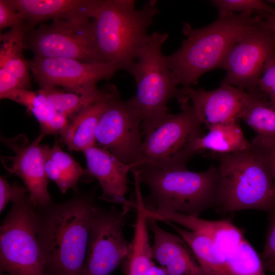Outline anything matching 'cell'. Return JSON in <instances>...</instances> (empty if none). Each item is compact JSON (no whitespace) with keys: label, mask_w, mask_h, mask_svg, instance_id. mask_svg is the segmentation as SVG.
<instances>
[{"label":"cell","mask_w":275,"mask_h":275,"mask_svg":"<svg viewBox=\"0 0 275 275\" xmlns=\"http://www.w3.org/2000/svg\"><path fill=\"white\" fill-rule=\"evenodd\" d=\"M96 205L92 194L35 208L47 275H82Z\"/></svg>","instance_id":"cell-1"},{"label":"cell","mask_w":275,"mask_h":275,"mask_svg":"<svg viewBox=\"0 0 275 275\" xmlns=\"http://www.w3.org/2000/svg\"><path fill=\"white\" fill-rule=\"evenodd\" d=\"M253 13L219 12L215 21L199 29L184 23L182 32L186 38L177 50L166 56L176 85L191 87L206 72L219 68L243 34L259 21L260 14Z\"/></svg>","instance_id":"cell-2"},{"label":"cell","mask_w":275,"mask_h":275,"mask_svg":"<svg viewBox=\"0 0 275 275\" xmlns=\"http://www.w3.org/2000/svg\"><path fill=\"white\" fill-rule=\"evenodd\" d=\"M156 1L136 9L132 0H98L92 14L98 48L105 62L117 70L128 71L148 30L159 13Z\"/></svg>","instance_id":"cell-3"},{"label":"cell","mask_w":275,"mask_h":275,"mask_svg":"<svg viewBox=\"0 0 275 275\" xmlns=\"http://www.w3.org/2000/svg\"><path fill=\"white\" fill-rule=\"evenodd\" d=\"M135 169L141 182L150 190V195L143 198L148 210L199 216L204 211L215 207L217 167L211 166L200 172L186 168H159L147 163Z\"/></svg>","instance_id":"cell-4"},{"label":"cell","mask_w":275,"mask_h":275,"mask_svg":"<svg viewBox=\"0 0 275 275\" xmlns=\"http://www.w3.org/2000/svg\"><path fill=\"white\" fill-rule=\"evenodd\" d=\"M218 181L214 209L225 214L245 209L269 212L275 208V182L261 157L251 148L213 154Z\"/></svg>","instance_id":"cell-5"},{"label":"cell","mask_w":275,"mask_h":275,"mask_svg":"<svg viewBox=\"0 0 275 275\" xmlns=\"http://www.w3.org/2000/svg\"><path fill=\"white\" fill-rule=\"evenodd\" d=\"M168 34L154 32L139 49L128 70L136 86L129 101L142 119L144 138L157 128L170 115L168 102L180 94L162 52Z\"/></svg>","instance_id":"cell-6"},{"label":"cell","mask_w":275,"mask_h":275,"mask_svg":"<svg viewBox=\"0 0 275 275\" xmlns=\"http://www.w3.org/2000/svg\"><path fill=\"white\" fill-rule=\"evenodd\" d=\"M0 272L47 275L37 234L36 211L29 195L13 202L1 225Z\"/></svg>","instance_id":"cell-7"},{"label":"cell","mask_w":275,"mask_h":275,"mask_svg":"<svg viewBox=\"0 0 275 275\" xmlns=\"http://www.w3.org/2000/svg\"><path fill=\"white\" fill-rule=\"evenodd\" d=\"M181 112L171 114L144 138L142 154L147 164L164 169L185 168L196 154L198 139L204 133L202 124L188 101L178 100Z\"/></svg>","instance_id":"cell-8"},{"label":"cell","mask_w":275,"mask_h":275,"mask_svg":"<svg viewBox=\"0 0 275 275\" xmlns=\"http://www.w3.org/2000/svg\"><path fill=\"white\" fill-rule=\"evenodd\" d=\"M24 48L32 50L35 57L106 62L97 46L91 19H56L42 24L26 33Z\"/></svg>","instance_id":"cell-9"},{"label":"cell","mask_w":275,"mask_h":275,"mask_svg":"<svg viewBox=\"0 0 275 275\" xmlns=\"http://www.w3.org/2000/svg\"><path fill=\"white\" fill-rule=\"evenodd\" d=\"M141 118L114 88L95 132L96 146L126 164L146 163L142 154Z\"/></svg>","instance_id":"cell-10"},{"label":"cell","mask_w":275,"mask_h":275,"mask_svg":"<svg viewBox=\"0 0 275 275\" xmlns=\"http://www.w3.org/2000/svg\"><path fill=\"white\" fill-rule=\"evenodd\" d=\"M257 23L243 34L223 61L219 68L226 74L221 85L262 93L258 83L265 63L275 56V36Z\"/></svg>","instance_id":"cell-11"},{"label":"cell","mask_w":275,"mask_h":275,"mask_svg":"<svg viewBox=\"0 0 275 275\" xmlns=\"http://www.w3.org/2000/svg\"><path fill=\"white\" fill-rule=\"evenodd\" d=\"M128 213L96 207L82 275H109L121 266L129 243L123 231Z\"/></svg>","instance_id":"cell-12"},{"label":"cell","mask_w":275,"mask_h":275,"mask_svg":"<svg viewBox=\"0 0 275 275\" xmlns=\"http://www.w3.org/2000/svg\"><path fill=\"white\" fill-rule=\"evenodd\" d=\"M28 63L40 88L60 86L82 95L98 92L97 83L111 78L118 71L106 62L86 63L65 58L35 57Z\"/></svg>","instance_id":"cell-13"},{"label":"cell","mask_w":275,"mask_h":275,"mask_svg":"<svg viewBox=\"0 0 275 275\" xmlns=\"http://www.w3.org/2000/svg\"><path fill=\"white\" fill-rule=\"evenodd\" d=\"M44 136L41 133L31 143L22 134L11 138H1L2 143L14 153L13 156L2 157L1 162L7 171L22 180L35 208L51 203L48 191V178L44 168V155L40 145Z\"/></svg>","instance_id":"cell-14"},{"label":"cell","mask_w":275,"mask_h":275,"mask_svg":"<svg viewBox=\"0 0 275 275\" xmlns=\"http://www.w3.org/2000/svg\"><path fill=\"white\" fill-rule=\"evenodd\" d=\"M254 93L229 85L213 90L182 87L177 100L188 102L206 128L218 123L237 122Z\"/></svg>","instance_id":"cell-15"},{"label":"cell","mask_w":275,"mask_h":275,"mask_svg":"<svg viewBox=\"0 0 275 275\" xmlns=\"http://www.w3.org/2000/svg\"><path fill=\"white\" fill-rule=\"evenodd\" d=\"M87 174L95 178L102 190L100 199L122 205V209L130 211L133 201L127 200L128 174L130 171L143 164H126L121 162L107 151L96 145L85 151Z\"/></svg>","instance_id":"cell-16"},{"label":"cell","mask_w":275,"mask_h":275,"mask_svg":"<svg viewBox=\"0 0 275 275\" xmlns=\"http://www.w3.org/2000/svg\"><path fill=\"white\" fill-rule=\"evenodd\" d=\"M156 220L148 218L153 233L152 256L168 275H204L193 250L181 238L166 231Z\"/></svg>","instance_id":"cell-17"},{"label":"cell","mask_w":275,"mask_h":275,"mask_svg":"<svg viewBox=\"0 0 275 275\" xmlns=\"http://www.w3.org/2000/svg\"><path fill=\"white\" fill-rule=\"evenodd\" d=\"M143 208L148 218L176 223L213 241L226 257L245 239L243 231L229 219L211 221L179 212H161Z\"/></svg>","instance_id":"cell-18"},{"label":"cell","mask_w":275,"mask_h":275,"mask_svg":"<svg viewBox=\"0 0 275 275\" xmlns=\"http://www.w3.org/2000/svg\"><path fill=\"white\" fill-rule=\"evenodd\" d=\"M23 17L28 32L49 20L92 19L98 0H8Z\"/></svg>","instance_id":"cell-19"},{"label":"cell","mask_w":275,"mask_h":275,"mask_svg":"<svg viewBox=\"0 0 275 275\" xmlns=\"http://www.w3.org/2000/svg\"><path fill=\"white\" fill-rule=\"evenodd\" d=\"M114 88L104 99L85 107L69 120L61 132L59 143L66 145L69 151H82L96 145L95 132Z\"/></svg>","instance_id":"cell-20"},{"label":"cell","mask_w":275,"mask_h":275,"mask_svg":"<svg viewBox=\"0 0 275 275\" xmlns=\"http://www.w3.org/2000/svg\"><path fill=\"white\" fill-rule=\"evenodd\" d=\"M208 132L196 143V153L209 151L213 154H226L249 150L248 141L237 122L218 123L207 128Z\"/></svg>","instance_id":"cell-21"},{"label":"cell","mask_w":275,"mask_h":275,"mask_svg":"<svg viewBox=\"0 0 275 275\" xmlns=\"http://www.w3.org/2000/svg\"><path fill=\"white\" fill-rule=\"evenodd\" d=\"M173 228L193 250L204 275H231L226 257L217 245L208 237L164 222Z\"/></svg>","instance_id":"cell-22"},{"label":"cell","mask_w":275,"mask_h":275,"mask_svg":"<svg viewBox=\"0 0 275 275\" xmlns=\"http://www.w3.org/2000/svg\"><path fill=\"white\" fill-rule=\"evenodd\" d=\"M26 23L13 27L0 36V69H4L30 89L31 81L28 61L23 56Z\"/></svg>","instance_id":"cell-23"},{"label":"cell","mask_w":275,"mask_h":275,"mask_svg":"<svg viewBox=\"0 0 275 275\" xmlns=\"http://www.w3.org/2000/svg\"><path fill=\"white\" fill-rule=\"evenodd\" d=\"M110 89L86 95L63 92L56 88H40L38 92L51 109L64 114L70 120L85 107L106 98Z\"/></svg>","instance_id":"cell-24"},{"label":"cell","mask_w":275,"mask_h":275,"mask_svg":"<svg viewBox=\"0 0 275 275\" xmlns=\"http://www.w3.org/2000/svg\"><path fill=\"white\" fill-rule=\"evenodd\" d=\"M240 119L255 131L256 136L275 138V103L264 94H254Z\"/></svg>","instance_id":"cell-25"},{"label":"cell","mask_w":275,"mask_h":275,"mask_svg":"<svg viewBox=\"0 0 275 275\" xmlns=\"http://www.w3.org/2000/svg\"><path fill=\"white\" fill-rule=\"evenodd\" d=\"M226 260L231 275H266L261 257L245 239Z\"/></svg>","instance_id":"cell-26"},{"label":"cell","mask_w":275,"mask_h":275,"mask_svg":"<svg viewBox=\"0 0 275 275\" xmlns=\"http://www.w3.org/2000/svg\"><path fill=\"white\" fill-rule=\"evenodd\" d=\"M25 106L38 121L40 128L46 123L52 111L44 97L38 92L26 89H18L12 91L4 96Z\"/></svg>","instance_id":"cell-27"},{"label":"cell","mask_w":275,"mask_h":275,"mask_svg":"<svg viewBox=\"0 0 275 275\" xmlns=\"http://www.w3.org/2000/svg\"><path fill=\"white\" fill-rule=\"evenodd\" d=\"M51 158L58 166L69 189H75L80 178L87 174L81 166L70 155L62 150L56 139L50 149Z\"/></svg>","instance_id":"cell-28"},{"label":"cell","mask_w":275,"mask_h":275,"mask_svg":"<svg viewBox=\"0 0 275 275\" xmlns=\"http://www.w3.org/2000/svg\"><path fill=\"white\" fill-rule=\"evenodd\" d=\"M211 4L219 12H257L275 14V9L267 2L260 0H213Z\"/></svg>","instance_id":"cell-29"},{"label":"cell","mask_w":275,"mask_h":275,"mask_svg":"<svg viewBox=\"0 0 275 275\" xmlns=\"http://www.w3.org/2000/svg\"><path fill=\"white\" fill-rule=\"evenodd\" d=\"M261 259L265 270L275 273V208L270 211Z\"/></svg>","instance_id":"cell-30"},{"label":"cell","mask_w":275,"mask_h":275,"mask_svg":"<svg viewBox=\"0 0 275 275\" xmlns=\"http://www.w3.org/2000/svg\"><path fill=\"white\" fill-rule=\"evenodd\" d=\"M250 143L251 148L262 159L275 182V138H262L255 136Z\"/></svg>","instance_id":"cell-31"},{"label":"cell","mask_w":275,"mask_h":275,"mask_svg":"<svg viewBox=\"0 0 275 275\" xmlns=\"http://www.w3.org/2000/svg\"><path fill=\"white\" fill-rule=\"evenodd\" d=\"M258 87L270 101L275 103V56L265 63Z\"/></svg>","instance_id":"cell-32"},{"label":"cell","mask_w":275,"mask_h":275,"mask_svg":"<svg viewBox=\"0 0 275 275\" xmlns=\"http://www.w3.org/2000/svg\"><path fill=\"white\" fill-rule=\"evenodd\" d=\"M29 193L27 188L19 184H9L3 176L0 177V212L3 211L8 203L15 202Z\"/></svg>","instance_id":"cell-33"},{"label":"cell","mask_w":275,"mask_h":275,"mask_svg":"<svg viewBox=\"0 0 275 275\" xmlns=\"http://www.w3.org/2000/svg\"><path fill=\"white\" fill-rule=\"evenodd\" d=\"M44 155V168L48 179L53 181L62 194L69 189L68 186L58 166L50 156V147L48 145H42Z\"/></svg>","instance_id":"cell-34"},{"label":"cell","mask_w":275,"mask_h":275,"mask_svg":"<svg viewBox=\"0 0 275 275\" xmlns=\"http://www.w3.org/2000/svg\"><path fill=\"white\" fill-rule=\"evenodd\" d=\"M26 23L23 16L8 0H0V29L15 27Z\"/></svg>","instance_id":"cell-35"},{"label":"cell","mask_w":275,"mask_h":275,"mask_svg":"<svg viewBox=\"0 0 275 275\" xmlns=\"http://www.w3.org/2000/svg\"><path fill=\"white\" fill-rule=\"evenodd\" d=\"M69 120L63 114L52 109L45 125L41 128V133L48 134H60Z\"/></svg>","instance_id":"cell-36"},{"label":"cell","mask_w":275,"mask_h":275,"mask_svg":"<svg viewBox=\"0 0 275 275\" xmlns=\"http://www.w3.org/2000/svg\"><path fill=\"white\" fill-rule=\"evenodd\" d=\"M18 89H26L22 84L4 69H0V98Z\"/></svg>","instance_id":"cell-37"},{"label":"cell","mask_w":275,"mask_h":275,"mask_svg":"<svg viewBox=\"0 0 275 275\" xmlns=\"http://www.w3.org/2000/svg\"><path fill=\"white\" fill-rule=\"evenodd\" d=\"M258 13L261 18L257 23L258 24L269 31L275 36V14Z\"/></svg>","instance_id":"cell-38"},{"label":"cell","mask_w":275,"mask_h":275,"mask_svg":"<svg viewBox=\"0 0 275 275\" xmlns=\"http://www.w3.org/2000/svg\"><path fill=\"white\" fill-rule=\"evenodd\" d=\"M146 275H168L167 271L161 266L156 265L154 263L150 267Z\"/></svg>","instance_id":"cell-39"},{"label":"cell","mask_w":275,"mask_h":275,"mask_svg":"<svg viewBox=\"0 0 275 275\" xmlns=\"http://www.w3.org/2000/svg\"><path fill=\"white\" fill-rule=\"evenodd\" d=\"M268 4H275V0H271V1H266Z\"/></svg>","instance_id":"cell-40"},{"label":"cell","mask_w":275,"mask_h":275,"mask_svg":"<svg viewBox=\"0 0 275 275\" xmlns=\"http://www.w3.org/2000/svg\"><path fill=\"white\" fill-rule=\"evenodd\" d=\"M0 275H9L5 272H0Z\"/></svg>","instance_id":"cell-41"}]
</instances>
